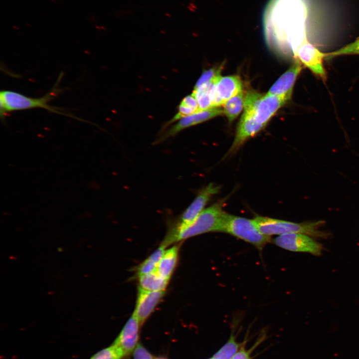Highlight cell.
<instances>
[{
    "instance_id": "obj_1",
    "label": "cell",
    "mask_w": 359,
    "mask_h": 359,
    "mask_svg": "<svg viewBox=\"0 0 359 359\" xmlns=\"http://www.w3.org/2000/svg\"><path fill=\"white\" fill-rule=\"evenodd\" d=\"M308 9L305 0H270L264 14L267 39L282 43L307 37Z\"/></svg>"
},
{
    "instance_id": "obj_11",
    "label": "cell",
    "mask_w": 359,
    "mask_h": 359,
    "mask_svg": "<svg viewBox=\"0 0 359 359\" xmlns=\"http://www.w3.org/2000/svg\"><path fill=\"white\" fill-rule=\"evenodd\" d=\"M290 99L285 96L269 94L262 95L257 101L254 111V117L259 123L266 125L277 110Z\"/></svg>"
},
{
    "instance_id": "obj_24",
    "label": "cell",
    "mask_w": 359,
    "mask_h": 359,
    "mask_svg": "<svg viewBox=\"0 0 359 359\" xmlns=\"http://www.w3.org/2000/svg\"><path fill=\"white\" fill-rule=\"evenodd\" d=\"M157 265L148 257L141 263L137 268L138 276L154 272L157 270Z\"/></svg>"
},
{
    "instance_id": "obj_8",
    "label": "cell",
    "mask_w": 359,
    "mask_h": 359,
    "mask_svg": "<svg viewBox=\"0 0 359 359\" xmlns=\"http://www.w3.org/2000/svg\"><path fill=\"white\" fill-rule=\"evenodd\" d=\"M219 188L218 185L210 183L202 188L173 226L181 227L192 223L204 209L211 197L219 192Z\"/></svg>"
},
{
    "instance_id": "obj_25",
    "label": "cell",
    "mask_w": 359,
    "mask_h": 359,
    "mask_svg": "<svg viewBox=\"0 0 359 359\" xmlns=\"http://www.w3.org/2000/svg\"><path fill=\"white\" fill-rule=\"evenodd\" d=\"M133 356L134 359H153L151 354L140 344L134 350Z\"/></svg>"
},
{
    "instance_id": "obj_18",
    "label": "cell",
    "mask_w": 359,
    "mask_h": 359,
    "mask_svg": "<svg viewBox=\"0 0 359 359\" xmlns=\"http://www.w3.org/2000/svg\"><path fill=\"white\" fill-rule=\"evenodd\" d=\"M245 96L243 91L226 101L222 105L223 114L229 122H232L244 107Z\"/></svg>"
},
{
    "instance_id": "obj_28",
    "label": "cell",
    "mask_w": 359,
    "mask_h": 359,
    "mask_svg": "<svg viewBox=\"0 0 359 359\" xmlns=\"http://www.w3.org/2000/svg\"><path fill=\"white\" fill-rule=\"evenodd\" d=\"M208 359H215L214 358L212 357V358Z\"/></svg>"
},
{
    "instance_id": "obj_14",
    "label": "cell",
    "mask_w": 359,
    "mask_h": 359,
    "mask_svg": "<svg viewBox=\"0 0 359 359\" xmlns=\"http://www.w3.org/2000/svg\"><path fill=\"white\" fill-rule=\"evenodd\" d=\"M241 91L242 83L238 76H220L216 84L214 107L223 105L226 101Z\"/></svg>"
},
{
    "instance_id": "obj_15",
    "label": "cell",
    "mask_w": 359,
    "mask_h": 359,
    "mask_svg": "<svg viewBox=\"0 0 359 359\" xmlns=\"http://www.w3.org/2000/svg\"><path fill=\"white\" fill-rule=\"evenodd\" d=\"M266 125L258 123L253 115L243 113L239 122L235 139L229 151H236L249 138L261 131Z\"/></svg>"
},
{
    "instance_id": "obj_5",
    "label": "cell",
    "mask_w": 359,
    "mask_h": 359,
    "mask_svg": "<svg viewBox=\"0 0 359 359\" xmlns=\"http://www.w3.org/2000/svg\"><path fill=\"white\" fill-rule=\"evenodd\" d=\"M222 232L249 243L260 250L271 240L270 236L263 234L259 230L253 219L227 213L224 218Z\"/></svg>"
},
{
    "instance_id": "obj_23",
    "label": "cell",
    "mask_w": 359,
    "mask_h": 359,
    "mask_svg": "<svg viewBox=\"0 0 359 359\" xmlns=\"http://www.w3.org/2000/svg\"><path fill=\"white\" fill-rule=\"evenodd\" d=\"M220 68H212L204 71L196 82L194 89H196L202 85L213 81L220 76Z\"/></svg>"
},
{
    "instance_id": "obj_20",
    "label": "cell",
    "mask_w": 359,
    "mask_h": 359,
    "mask_svg": "<svg viewBox=\"0 0 359 359\" xmlns=\"http://www.w3.org/2000/svg\"><path fill=\"white\" fill-rule=\"evenodd\" d=\"M243 344L237 343L235 337L231 335L227 343L213 356L215 359H231L242 346Z\"/></svg>"
},
{
    "instance_id": "obj_9",
    "label": "cell",
    "mask_w": 359,
    "mask_h": 359,
    "mask_svg": "<svg viewBox=\"0 0 359 359\" xmlns=\"http://www.w3.org/2000/svg\"><path fill=\"white\" fill-rule=\"evenodd\" d=\"M223 113L220 107L207 110L199 111L191 115L185 116L164 132L156 140L155 144L160 143L167 139L176 135L186 128L201 123Z\"/></svg>"
},
{
    "instance_id": "obj_2",
    "label": "cell",
    "mask_w": 359,
    "mask_h": 359,
    "mask_svg": "<svg viewBox=\"0 0 359 359\" xmlns=\"http://www.w3.org/2000/svg\"><path fill=\"white\" fill-rule=\"evenodd\" d=\"M223 201L204 209L190 224L181 227L172 226L162 243L167 246L187 238L209 232H222L225 212Z\"/></svg>"
},
{
    "instance_id": "obj_4",
    "label": "cell",
    "mask_w": 359,
    "mask_h": 359,
    "mask_svg": "<svg viewBox=\"0 0 359 359\" xmlns=\"http://www.w3.org/2000/svg\"><path fill=\"white\" fill-rule=\"evenodd\" d=\"M259 230L264 235H282L289 233H301L319 238H326L328 234L319 230L324 221L296 223L268 217L257 216L253 219Z\"/></svg>"
},
{
    "instance_id": "obj_7",
    "label": "cell",
    "mask_w": 359,
    "mask_h": 359,
    "mask_svg": "<svg viewBox=\"0 0 359 359\" xmlns=\"http://www.w3.org/2000/svg\"><path fill=\"white\" fill-rule=\"evenodd\" d=\"M273 242L289 251L309 253L316 256L320 255L323 249V245L310 236L301 233L280 235L275 238Z\"/></svg>"
},
{
    "instance_id": "obj_10",
    "label": "cell",
    "mask_w": 359,
    "mask_h": 359,
    "mask_svg": "<svg viewBox=\"0 0 359 359\" xmlns=\"http://www.w3.org/2000/svg\"><path fill=\"white\" fill-rule=\"evenodd\" d=\"M165 291H150L139 287L135 309L133 312L140 325L150 317L165 295Z\"/></svg>"
},
{
    "instance_id": "obj_6",
    "label": "cell",
    "mask_w": 359,
    "mask_h": 359,
    "mask_svg": "<svg viewBox=\"0 0 359 359\" xmlns=\"http://www.w3.org/2000/svg\"><path fill=\"white\" fill-rule=\"evenodd\" d=\"M326 53L320 51L305 38L297 47L295 56L301 64L308 68L315 76L323 81L327 79L324 65Z\"/></svg>"
},
{
    "instance_id": "obj_22",
    "label": "cell",
    "mask_w": 359,
    "mask_h": 359,
    "mask_svg": "<svg viewBox=\"0 0 359 359\" xmlns=\"http://www.w3.org/2000/svg\"><path fill=\"white\" fill-rule=\"evenodd\" d=\"M125 356L122 350L113 344L93 355L90 359H121Z\"/></svg>"
},
{
    "instance_id": "obj_3",
    "label": "cell",
    "mask_w": 359,
    "mask_h": 359,
    "mask_svg": "<svg viewBox=\"0 0 359 359\" xmlns=\"http://www.w3.org/2000/svg\"><path fill=\"white\" fill-rule=\"evenodd\" d=\"M60 75L52 88L46 94L38 98L27 96L20 93L9 90H3L0 92V115L2 120L7 113L16 111L42 108L58 114L65 115L79 120V118L61 111V109L52 106L49 103L63 91L59 88L58 83L61 79Z\"/></svg>"
},
{
    "instance_id": "obj_19",
    "label": "cell",
    "mask_w": 359,
    "mask_h": 359,
    "mask_svg": "<svg viewBox=\"0 0 359 359\" xmlns=\"http://www.w3.org/2000/svg\"><path fill=\"white\" fill-rule=\"evenodd\" d=\"M200 111L197 101L192 95L184 97L179 107L178 113L164 126V129L176 121Z\"/></svg>"
},
{
    "instance_id": "obj_12",
    "label": "cell",
    "mask_w": 359,
    "mask_h": 359,
    "mask_svg": "<svg viewBox=\"0 0 359 359\" xmlns=\"http://www.w3.org/2000/svg\"><path fill=\"white\" fill-rule=\"evenodd\" d=\"M140 324L134 313L125 324L113 344L118 347L125 356L130 354L137 345Z\"/></svg>"
},
{
    "instance_id": "obj_27",
    "label": "cell",
    "mask_w": 359,
    "mask_h": 359,
    "mask_svg": "<svg viewBox=\"0 0 359 359\" xmlns=\"http://www.w3.org/2000/svg\"><path fill=\"white\" fill-rule=\"evenodd\" d=\"M156 359H165V358H161V357H160V358H157Z\"/></svg>"
},
{
    "instance_id": "obj_13",
    "label": "cell",
    "mask_w": 359,
    "mask_h": 359,
    "mask_svg": "<svg viewBox=\"0 0 359 359\" xmlns=\"http://www.w3.org/2000/svg\"><path fill=\"white\" fill-rule=\"evenodd\" d=\"M302 69L301 63L296 59L291 66L274 83L267 93L285 96L290 99L295 82Z\"/></svg>"
},
{
    "instance_id": "obj_17",
    "label": "cell",
    "mask_w": 359,
    "mask_h": 359,
    "mask_svg": "<svg viewBox=\"0 0 359 359\" xmlns=\"http://www.w3.org/2000/svg\"><path fill=\"white\" fill-rule=\"evenodd\" d=\"M139 277V287L150 291H165L169 283L157 270Z\"/></svg>"
},
{
    "instance_id": "obj_16",
    "label": "cell",
    "mask_w": 359,
    "mask_h": 359,
    "mask_svg": "<svg viewBox=\"0 0 359 359\" xmlns=\"http://www.w3.org/2000/svg\"><path fill=\"white\" fill-rule=\"evenodd\" d=\"M179 252V246L174 245L166 250L159 262L157 271L163 278L168 280L171 278L176 267Z\"/></svg>"
},
{
    "instance_id": "obj_26",
    "label": "cell",
    "mask_w": 359,
    "mask_h": 359,
    "mask_svg": "<svg viewBox=\"0 0 359 359\" xmlns=\"http://www.w3.org/2000/svg\"><path fill=\"white\" fill-rule=\"evenodd\" d=\"M260 342H257L250 349L246 350L243 346L238 351V352L233 356L231 359H251V354L253 350Z\"/></svg>"
},
{
    "instance_id": "obj_21",
    "label": "cell",
    "mask_w": 359,
    "mask_h": 359,
    "mask_svg": "<svg viewBox=\"0 0 359 359\" xmlns=\"http://www.w3.org/2000/svg\"><path fill=\"white\" fill-rule=\"evenodd\" d=\"M349 55H359V37L353 42L335 51L326 53V60Z\"/></svg>"
}]
</instances>
